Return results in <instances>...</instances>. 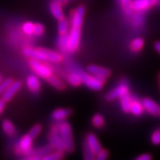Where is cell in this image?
<instances>
[{"label":"cell","instance_id":"6da1fadb","mask_svg":"<svg viewBox=\"0 0 160 160\" xmlns=\"http://www.w3.org/2000/svg\"><path fill=\"white\" fill-rule=\"evenodd\" d=\"M86 14L85 6H79L71 12L70 15V29H69L68 38L69 46L68 52H76L79 49L80 41H81V29L83 27L84 19Z\"/></svg>","mask_w":160,"mask_h":160},{"label":"cell","instance_id":"7a4b0ae2","mask_svg":"<svg viewBox=\"0 0 160 160\" xmlns=\"http://www.w3.org/2000/svg\"><path fill=\"white\" fill-rule=\"evenodd\" d=\"M23 54L29 59L46 62L61 63L63 61V56L61 52L53 51L44 47H25Z\"/></svg>","mask_w":160,"mask_h":160},{"label":"cell","instance_id":"3957f363","mask_svg":"<svg viewBox=\"0 0 160 160\" xmlns=\"http://www.w3.org/2000/svg\"><path fill=\"white\" fill-rule=\"evenodd\" d=\"M58 124V132L60 136L62 137L66 152L72 153L75 149L74 137H73V132L72 127L69 122L62 121V122H57Z\"/></svg>","mask_w":160,"mask_h":160},{"label":"cell","instance_id":"277c9868","mask_svg":"<svg viewBox=\"0 0 160 160\" xmlns=\"http://www.w3.org/2000/svg\"><path fill=\"white\" fill-rule=\"evenodd\" d=\"M29 63V68L34 72V74L38 76L40 78H43L47 81L52 75H54L52 67L46 62L30 59Z\"/></svg>","mask_w":160,"mask_h":160},{"label":"cell","instance_id":"5b68a950","mask_svg":"<svg viewBox=\"0 0 160 160\" xmlns=\"http://www.w3.org/2000/svg\"><path fill=\"white\" fill-rule=\"evenodd\" d=\"M33 141L34 138L31 137L29 133L23 135L15 146V153L21 156H30L33 152Z\"/></svg>","mask_w":160,"mask_h":160},{"label":"cell","instance_id":"8992f818","mask_svg":"<svg viewBox=\"0 0 160 160\" xmlns=\"http://www.w3.org/2000/svg\"><path fill=\"white\" fill-rule=\"evenodd\" d=\"M82 78H83V84L89 89L93 91H100L103 88V86L106 83V80L104 78H98L96 76L90 74L88 72L81 71Z\"/></svg>","mask_w":160,"mask_h":160},{"label":"cell","instance_id":"52a82bcc","mask_svg":"<svg viewBox=\"0 0 160 160\" xmlns=\"http://www.w3.org/2000/svg\"><path fill=\"white\" fill-rule=\"evenodd\" d=\"M127 93H129V85L127 81L124 79L121 80L113 89L108 92L105 98L108 102H112L117 99H120Z\"/></svg>","mask_w":160,"mask_h":160},{"label":"cell","instance_id":"ba28073f","mask_svg":"<svg viewBox=\"0 0 160 160\" xmlns=\"http://www.w3.org/2000/svg\"><path fill=\"white\" fill-rule=\"evenodd\" d=\"M48 140H49V144L53 148V149L66 152L64 143L58 132V124H55L54 126H52L51 131L49 132Z\"/></svg>","mask_w":160,"mask_h":160},{"label":"cell","instance_id":"9c48e42d","mask_svg":"<svg viewBox=\"0 0 160 160\" xmlns=\"http://www.w3.org/2000/svg\"><path fill=\"white\" fill-rule=\"evenodd\" d=\"M22 83L21 81H12L11 85L6 88L5 92L1 96V99L6 102H11L12 98L14 97L19 92V91L22 89Z\"/></svg>","mask_w":160,"mask_h":160},{"label":"cell","instance_id":"30bf717a","mask_svg":"<svg viewBox=\"0 0 160 160\" xmlns=\"http://www.w3.org/2000/svg\"><path fill=\"white\" fill-rule=\"evenodd\" d=\"M158 0H133L132 10L135 12H143L158 5Z\"/></svg>","mask_w":160,"mask_h":160},{"label":"cell","instance_id":"8fae6325","mask_svg":"<svg viewBox=\"0 0 160 160\" xmlns=\"http://www.w3.org/2000/svg\"><path fill=\"white\" fill-rule=\"evenodd\" d=\"M86 70H87L88 73L93 75V76H96L98 78H104V79H107L108 78L110 77V75H111L110 69H109L108 68H105V67L94 65V64L89 65V66L87 67Z\"/></svg>","mask_w":160,"mask_h":160},{"label":"cell","instance_id":"7c38bea8","mask_svg":"<svg viewBox=\"0 0 160 160\" xmlns=\"http://www.w3.org/2000/svg\"><path fill=\"white\" fill-rule=\"evenodd\" d=\"M84 142L86 143V145L90 148L92 151L96 155L98 154L102 149V147L101 145V142L99 141V139L97 138V136L92 133V132H90L88 133L87 135L85 138V142Z\"/></svg>","mask_w":160,"mask_h":160},{"label":"cell","instance_id":"4fadbf2b","mask_svg":"<svg viewBox=\"0 0 160 160\" xmlns=\"http://www.w3.org/2000/svg\"><path fill=\"white\" fill-rule=\"evenodd\" d=\"M26 86L32 93H38L41 90V81L36 74L29 75L26 78Z\"/></svg>","mask_w":160,"mask_h":160},{"label":"cell","instance_id":"5bb4252c","mask_svg":"<svg viewBox=\"0 0 160 160\" xmlns=\"http://www.w3.org/2000/svg\"><path fill=\"white\" fill-rule=\"evenodd\" d=\"M62 6L63 5L59 0H52L51 2L49 3L50 12H51L52 15L53 16V18H55L57 21H60L63 18H65L64 12H63Z\"/></svg>","mask_w":160,"mask_h":160},{"label":"cell","instance_id":"9a60e30c","mask_svg":"<svg viewBox=\"0 0 160 160\" xmlns=\"http://www.w3.org/2000/svg\"><path fill=\"white\" fill-rule=\"evenodd\" d=\"M142 104L144 109L152 116H158L159 115L160 111V106L158 103L155 102L154 100L150 99V98H143L142 99Z\"/></svg>","mask_w":160,"mask_h":160},{"label":"cell","instance_id":"2e32d148","mask_svg":"<svg viewBox=\"0 0 160 160\" xmlns=\"http://www.w3.org/2000/svg\"><path fill=\"white\" fill-rule=\"evenodd\" d=\"M72 115V110L70 109H64V108H59L54 109L52 112V118L54 120L56 123L57 122H62L65 121L68 118H69Z\"/></svg>","mask_w":160,"mask_h":160},{"label":"cell","instance_id":"e0dca14e","mask_svg":"<svg viewBox=\"0 0 160 160\" xmlns=\"http://www.w3.org/2000/svg\"><path fill=\"white\" fill-rule=\"evenodd\" d=\"M144 107H143L142 102L140 101L136 97L132 96L131 103V109H130V113L135 116V117H141L144 112Z\"/></svg>","mask_w":160,"mask_h":160},{"label":"cell","instance_id":"ac0fdd59","mask_svg":"<svg viewBox=\"0 0 160 160\" xmlns=\"http://www.w3.org/2000/svg\"><path fill=\"white\" fill-rule=\"evenodd\" d=\"M67 81L69 85L74 87H78L83 84V78H82V75L81 71H71L70 73L67 76Z\"/></svg>","mask_w":160,"mask_h":160},{"label":"cell","instance_id":"d6986e66","mask_svg":"<svg viewBox=\"0 0 160 160\" xmlns=\"http://www.w3.org/2000/svg\"><path fill=\"white\" fill-rule=\"evenodd\" d=\"M2 130L6 133V135H7L8 137H13L16 132V127L13 125V123L12 122L11 120L5 119L2 122Z\"/></svg>","mask_w":160,"mask_h":160},{"label":"cell","instance_id":"ffe728a7","mask_svg":"<svg viewBox=\"0 0 160 160\" xmlns=\"http://www.w3.org/2000/svg\"><path fill=\"white\" fill-rule=\"evenodd\" d=\"M144 44H145V42H144V39H143L142 38L138 37V38H133V39L130 42L129 48H130V50H131L132 52L138 53V52H140L143 49Z\"/></svg>","mask_w":160,"mask_h":160},{"label":"cell","instance_id":"44dd1931","mask_svg":"<svg viewBox=\"0 0 160 160\" xmlns=\"http://www.w3.org/2000/svg\"><path fill=\"white\" fill-rule=\"evenodd\" d=\"M56 46H57L59 52H68V46H69L68 35H59L57 42H56Z\"/></svg>","mask_w":160,"mask_h":160},{"label":"cell","instance_id":"7402d4cb","mask_svg":"<svg viewBox=\"0 0 160 160\" xmlns=\"http://www.w3.org/2000/svg\"><path fill=\"white\" fill-rule=\"evenodd\" d=\"M132 100V96L130 93H127L126 95H124L123 97L120 98V107H121V109L123 110V112L130 113Z\"/></svg>","mask_w":160,"mask_h":160},{"label":"cell","instance_id":"603a6c76","mask_svg":"<svg viewBox=\"0 0 160 160\" xmlns=\"http://www.w3.org/2000/svg\"><path fill=\"white\" fill-rule=\"evenodd\" d=\"M58 35H68L70 29V22L66 19L63 18L58 21Z\"/></svg>","mask_w":160,"mask_h":160},{"label":"cell","instance_id":"cb8c5ba5","mask_svg":"<svg viewBox=\"0 0 160 160\" xmlns=\"http://www.w3.org/2000/svg\"><path fill=\"white\" fill-rule=\"evenodd\" d=\"M47 82H48L52 86H53L55 89L60 90V91H62V90H64V89L66 88L65 83H64L61 78H59L57 76H55V75H52L51 78L47 80Z\"/></svg>","mask_w":160,"mask_h":160},{"label":"cell","instance_id":"d4e9b609","mask_svg":"<svg viewBox=\"0 0 160 160\" xmlns=\"http://www.w3.org/2000/svg\"><path fill=\"white\" fill-rule=\"evenodd\" d=\"M119 3L122 11L125 12V14L127 16H131L132 10V1L133 0H118Z\"/></svg>","mask_w":160,"mask_h":160},{"label":"cell","instance_id":"484cf974","mask_svg":"<svg viewBox=\"0 0 160 160\" xmlns=\"http://www.w3.org/2000/svg\"><path fill=\"white\" fill-rule=\"evenodd\" d=\"M65 158V152L61 150L51 151L48 154L43 156V160H63Z\"/></svg>","mask_w":160,"mask_h":160},{"label":"cell","instance_id":"4316f807","mask_svg":"<svg viewBox=\"0 0 160 160\" xmlns=\"http://www.w3.org/2000/svg\"><path fill=\"white\" fill-rule=\"evenodd\" d=\"M92 125L94 126L95 128L100 129L103 126H105V118L102 115L99 114H94L92 118Z\"/></svg>","mask_w":160,"mask_h":160},{"label":"cell","instance_id":"83f0119b","mask_svg":"<svg viewBox=\"0 0 160 160\" xmlns=\"http://www.w3.org/2000/svg\"><path fill=\"white\" fill-rule=\"evenodd\" d=\"M22 32L27 36H34V29H35V23L31 22H26L22 24Z\"/></svg>","mask_w":160,"mask_h":160},{"label":"cell","instance_id":"f1b7e54d","mask_svg":"<svg viewBox=\"0 0 160 160\" xmlns=\"http://www.w3.org/2000/svg\"><path fill=\"white\" fill-rule=\"evenodd\" d=\"M95 156L92 151L90 148L86 145V143L83 142V157H84V160H94Z\"/></svg>","mask_w":160,"mask_h":160},{"label":"cell","instance_id":"f546056e","mask_svg":"<svg viewBox=\"0 0 160 160\" xmlns=\"http://www.w3.org/2000/svg\"><path fill=\"white\" fill-rule=\"evenodd\" d=\"M41 132H42V126L39 125V124H36L30 128V130L28 132V133L31 137H33L35 139V138H37Z\"/></svg>","mask_w":160,"mask_h":160},{"label":"cell","instance_id":"4dcf8cb0","mask_svg":"<svg viewBox=\"0 0 160 160\" xmlns=\"http://www.w3.org/2000/svg\"><path fill=\"white\" fill-rule=\"evenodd\" d=\"M45 26L40 22L35 23V29H34V36L36 37H41L45 34Z\"/></svg>","mask_w":160,"mask_h":160},{"label":"cell","instance_id":"1f68e13d","mask_svg":"<svg viewBox=\"0 0 160 160\" xmlns=\"http://www.w3.org/2000/svg\"><path fill=\"white\" fill-rule=\"evenodd\" d=\"M150 141L154 145H160V129H157L152 132Z\"/></svg>","mask_w":160,"mask_h":160},{"label":"cell","instance_id":"d6a6232c","mask_svg":"<svg viewBox=\"0 0 160 160\" xmlns=\"http://www.w3.org/2000/svg\"><path fill=\"white\" fill-rule=\"evenodd\" d=\"M12 81H13V80L12 79V78H6V79L3 80V81L0 83V96L3 95V93L5 92V91L6 90V88L11 85Z\"/></svg>","mask_w":160,"mask_h":160},{"label":"cell","instance_id":"836d02e7","mask_svg":"<svg viewBox=\"0 0 160 160\" xmlns=\"http://www.w3.org/2000/svg\"><path fill=\"white\" fill-rule=\"evenodd\" d=\"M109 156V152L108 149H102L98 154L95 156L94 160H108Z\"/></svg>","mask_w":160,"mask_h":160},{"label":"cell","instance_id":"e575fe53","mask_svg":"<svg viewBox=\"0 0 160 160\" xmlns=\"http://www.w3.org/2000/svg\"><path fill=\"white\" fill-rule=\"evenodd\" d=\"M132 24L133 27H141L144 23V20H143L142 16L141 14H137L136 16H133L132 18Z\"/></svg>","mask_w":160,"mask_h":160},{"label":"cell","instance_id":"d590c367","mask_svg":"<svg viewBox=\"0 0 160 160\" xmlns=\"http://www.w3.org/2000/svg\"><path fill=\"white\" fill-rule=\"evenodd\" d=\"M21 160H43V157L37 156V155H30V156H26Z\"/></svg>","mask_w":160,"mask_h":160},{"label":"cell","instance_id":"8d00e7d4","mask_svg":"<svg viewBox=\"0 0 160 160\" xmlns=\"http://www.w3.org/2000/svg\"><path fill=\"white\" fill-rule=\"evenodd\" d=\"M135 160H152V157L150 154L145 153V154L140 155Z\"/></svg>","mask_w":160,"mask_h":160},{"label":"cell","instance_id":"74e56055","mask_svg":"<svg viewBox=\"0 0 160 160\" xmlns=\"http://www.w3.org/2000/svg\"><path fill=\"white\" fill-rule=\"evenodd\" d=\"M6 102H4L2 99H0V116L3 113L4 109H5V107H6Z\"/></svg>","mask_w":160,"mask_h":160},{"label":"cell","instance_id":"f35d334b","mask_svg":"<svg viewBox=\"0 0 160 160\" xmlns=\"http://www.w3.org/2000/svg\"><path fill=\"white\" fill-rule=\"evenodd\" d=\"M154 48L156 52L160 54V41H157L154 44Z\"/></svg>","mask_w":160,"mask_h":160},{"label":"cell","instance_id":"ab89813d","mask_svg":"<svg viewBox=\"0 0 160 160\" xmlns=\"http://www.w3.org/2000/svg\"><path fill=\"white\" fill-rule=\"evenodd\" d=\"M59 1L62 4L63 6L67 5V4H68V2H69V0H59Z\"/></svg>","mask_w":160,"mask_h":160},{"label":"cell","instance_id":"60d3db41","mask_svg":"<svg viewBox=\"0 0 160 160\" xmlns=\"http://www.w3.org/2000/svg\"><path fill=\"white\" fill-rule=\"evenodd\" d=\"M158 87H159V90H160V72L158 75Z\"/></svg>","mask_w":160,"mask_h":160},{"label":"cell","instance_id":"b9f144b4","mask_svg":"<svg viewBox=\"0 0 160 160\" xmlns=\"http://www.w3.org/2000/svg\"><path fill=\"white\" fill-rule=\"evenodd\" d=\"M2 81H3V78H2V76L0 75V83H1Z\"/></svg>","mask_w":160,"mask_h":160},{"label":"cell","instance_id":"7bdbcfd3","mask_svg":"<svg viewBox=\"0 0 160 160\" xmlns=\"http://www.w3.org/2000/svg\"><path fill=\"white\" fill-rule=\"evenodd\" d=\"M157 6H160V0H158V5H157Z\"/></svg>","mask_w":160,"mask_h":160},{"label":"cell","instance_id":"ee69618b","mask_svg":"<svg viewBox=\"0 0 160 160\" xmlns=\"http://www.w3.org/2000/svg\"><path fill=\"white\" fill-rule=\"evenodd\" d=\"M159 115H160V111H159Z\"/></svg>","mask_w":160,"mask_h":160}]
</instances>
